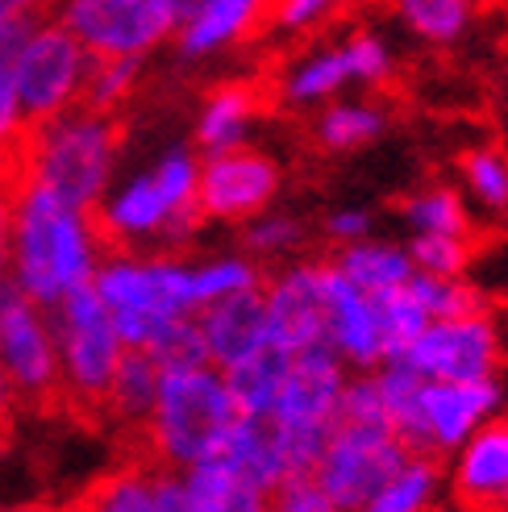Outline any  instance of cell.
Wrapping results in <instances>:
<instances>
[{"instance_id": "1", "label": "cell", "mask_w": 508, "mask_h": 512, "mask_svg": "<svg viewBox=\"0 0 508 512\" xmlns=\"http://www.w3.org/2000/svg\"><path fill=\"white\" fill-rule=\"evenodd\" d=\"M105 242L96 234L92 213L71 209L50 188L30 184L13 204V259L9 279L30 296L38 309H59V304L92 288V279L105 263Z\"/></svg>"}, {"instance_id": "2", "label": "cell", "mask_w": 508, "mask_h": 512, "mask_svg": "<svg viewBox=\"0 0 508 512\" xmlns=\"http://www.w3.org/2000/svg\"><path fill=\"white\" fill-rule=\"evenodd\" d=\"M242 421L230 396V383L217 367L196 371H163L155 413L142 425V454L167 471H192L221 458L234 425Z\"/></svg>"}, {"instance_id": "3", "label": "cell", "mask_w": 508, "mask_h": 512, "mask_svg": "<svg viewBox=\"0 0 508 512\" xmlns=\"http://www.w3.org/2000/svg\"><path fill=\"white\" fill-rule=\"evenodd\" d=\"M92 221L109 254H130V246L146 238H163L171 246L196 238V229L205 225L200 159L192 150H167L150 171L134 175L125 188L100 200Z\"/></svg>"}, {"instance_id": "4", "label": "cell", "mask_w": 508, "mask_h": 512, "mask_svg": "<svg viewBox=\"0 0 508 512\" xmlns=\"http://www.w3.org/2000/svg\"><path fill=\"white\" fill-rule=\"evenodd\" d=\"M92 288L113 313L125 350L150 354L175 321L200 317L196 263L167 254H105Z\"/></svg>"}, {"instance_id": "5", "label": "cell", "mask_w": 508, "mask_h": 512, "mask_svg": "<svg viewBox=\"0 0 508 512\" xmlns=\"http://www.w3.org/2000/svg\"><path fill=\"white\" fill-rule=\"evenodd\" d=\"M121 146V121L71 109L46 125H30V175L71 209L96 213L109 192L113 163Z\"/></svg>"}, {"instance_id": "6", "label": "cell", "mask_w": 508, "mask_h": 512, "mask_svg": "<svg viewBox=\"0 0 508 512\" xmlns=\"http://www.w3.org/2000/svg\"><path fill=\"white\" fill-rule=\"evenodd\" d=\"M59 367H63V408L80 417H105L109 388L125 358V342L113 325V313L96 288L71 292L59 309H50Z\"/></svg>"}, {"instance_id": "7", "label": "cell", "mask_w": 508, "mask_h": 512, "mask_svg": "<svg viewBox=\"0 0 508 512\" xmlns=\"http://www.w3.org/2000/svg\"><path fill=\"white\" fill-rule=\"evenodd\" d=\"M88 71H92V55L80 46V38L59 17H42L38 30L25 38V46L9 63L21 121L46 125L71 109H80Z\"/></svg>"}, {"instance_id": "8", "label": "cell", "mask_w": 508, "mask_h": 512, "mask_svg": "<svg viewBox=\"0 0 508 512\" xmlns=\"http://www.w3.org/2000/svg\"><path fill=\"white\" fill-rule=\"evenodd\" d=\"M0 367L17 404L38 413L63 408V367L50 313L38 309L13 279L0 284Z\"/></svg>"}, {"instance_id": "9", "label": "cell", "mask_w": 508, "mask_h": 512, "mask_svg": "<svg viewBox=\"0 0 508 512\" xmlns=\"http://www.w3.org/2000/svg\"><path fill=\"white\" fill-rule=\"evenodd\" d=\"M409 458L413 450L384 425H338L313 471V483L338 512H363Z\"/></svg>"}, {"instance_id": "10", "label": "cell", "mask_w": 508, "mask_h": 512, "mask_svg": "<svg viewBox=\"0 0 508 512\" xmlns=\"http://www.w3.org/2000/svg\"><path fill=\"white\" fill-rule=\"evenodd\" d=\"M184 0H71L59 21L80 38L92 59H134L175 38Z\"/></svg>"}, {"instance_id": "11", "label": "cell", "mask_w": 508, "mask_h": 512, "mask_svg": "<svg viewBox=\"0 0 508 512\" xmlns=\"http://www.w3.org/2000/svg\"><path fill=\"white\" fill-rule=\"evenodd\" d=\"M425 383H484L504 367V334L492 309L429 321L417 346L400 358Z\"/></svg>"}, {"instance_id": "12", "label": "cell", "mask_w": 508, "mask_h": 512, "mask_svg": "<svg viewBox=\"0 0 508 512\" xmlns=\"http://www.w3.org/2000/svg\"><path fill=\"white\" fill-rule=\"evenodd\" d=\"M267 342L284 354L325 346V259H300L263 279Z\"/></svg>"}, {"instance_id": "13", "label": "cell", "mask_w": 508, "mask_h": 512, "mask_svg": "<svg viewBox=\"0 0 508 512\" xmlns=\"http://www.w3.org/2000/svg\"><path fill=\"white\" fill-rule=\"evenodd\" d=\"M284 184L279 163L254 146L200 159V217L205 221H254L271 209Z\"/></svg>"}, {"instance_id": "14", "label": "cell", "mask_w": 508, "mask_h": 512, "mask_svg": "<svg viewBox=\"0 0 508 512\" xmlns=\"http://www.w3.org/2000/svg\"><path fill=\"white\" fill-rule=\"evenodd\" d=\"M67 512H188L184 479L180 471H167L134 450L125 463L92 479L75 504H67Z\"/></svg>"}, {"instance_id": "15", "label": "cell", "mask_w": 508, "mask_h": 512, "mask_svg": "<svg viewBox=\"0 0 508 512\" xmlns=\"http://www.w3.org/2000/svg\"><path fill=\"white\" fill-rule=\"evenodd\" d=\"M325 346L354 375H371L388 363L375 321V300L354 288L329 259H325Z\"/></svg>"}, {"instance_id": "16", "label": "cell", "mask_w": 508, "mask_h": 512, "mask_svg": "<svg viewBox=\"0 0 508 512\" xmlns=\"http://www.w3.org/2000/svg\"><path fill=\"white\" fill-rule=\"evenodd\" d=\"M500 379L484 383H425V438L429 454H459L500 413Z\"/></svg>"}, {"instance_id": "17", "label": "cell", "mask_w": 508, "mask_h": 512, "mask_svg": "<svg viewBox=\"0 0 508 512\" xmlns=\"http://www.w3.org/2000/svg\"><path fill=\"white\" fill-rule=\"evenodd\" d=\"M459 512H508V417L488 421L450 463Z\"/></svg>"}, {"instance_id": "18", "label": "cell", "mask_w": 508, "mask_h": 512, "mask_svg": "<svg viewBox=\"0 0 508 512\" xmlns=\"http://www.w3.org/2000/svg\"><path fill=\"white\" fill-rule=\"evenodd\" d=\"M200 334L209 346V363L225 375L238 363H246L250 354H259L267 346V304H263V288L230 296L221 304H209L205 313L196 317Z\"/></svg>"}, {"instance_id": "19", "label": "cell", "mask_w": 508, "mask_h": 512, "mask_svg": "<svg viewBox=\"0 0 508 512\" xmlns=\"http://www.w3.org/2000/svg\"><path fill=\"white\" fill-rule=\"evenodd\" d=\"M267 5L259 0H184V17L175 30V46L184 59H209L259 30Z\"/></svg>"}, {"instance_id": "20", "label": "cell", "mask_w": 508, "mask_h": 512, "mask_svg": "<svg viewBox=\"0 0 508 512\" xmlns=\"http://www.w3.org/2000/svg\"><path fill=\"white\" fill-rule=\"evenodd\" d=\"M263 113V88L250 80H230L217 84L196 117V146L205 150V159L213 155H230L242 150L250 138V125Z\"/></svg>"}, {"instance_id": "21", "label": "cell", "mask_w": 508, "mask_h": 512, "mask_svg": "<svg viewBox=\"0 0 508 512\" xmlns=\"http://www.w3.org/2000/svg\"><path fill=\"white\" fill-rule=\"evenodd\" d=\"M180 479L188 512H271V492L254 488L246 475H238L221 458L184 471Z\"/></svg>"}, {"instance_id": "22", "label": "cell", "mask_w": 508, "mask_h": 512, "mask_svg": "<svg viewBox=\"0 0 508 512\" xmlns=\"http://www.w3.org/2000/svg\"><path fill=\"white\" fill-rule=\"evenodd\" d=\"M334 263L354 288L367 292V296H384V292H396V288H409L413 284V259L409 250L400 242H359V246H342Z\"/></svg>"}, {"instance_id": "23", "label": "cell", "mask_w": 508, "mask_h": 512, "mask_svg": "<svg viewBox=\"0 0 508 512\" xmlns=\"http://www.w3.org/2000/svg\"><path fill=\"white\" fill-rule=\"evenodd\" d=\"M375 375L379 400H384V421L396 438L409 446L413 454H429V438H425V379L417 371H409L404 363H384Z\"/></svg>"}, {"instance_id": "24", "label": "cell", "mask_w": 508, "mask_h": 512, "mask_svg": "<svg viewBox=\"0 0 508 512\" xmlns=\"http://www.w3.org/2000/svg\"><path fill=\"white\" fill-rule=\"evenodd\" d=\"M159 383H163V371L150 354L142 350H125L121 367H117V379L109 388V408L105 417L130 425L134 433H142V425L155 413V400H159Z\"/></svg>"}, {"instance_id": "25", "label": "cell", "mask_w": 508, "mask_h": 512, "mask_svg": "<svg viewBox=\"0 0 508 512\" xmlns=\"http://www.w3.org/2000/svg\"><path fill=\"white\" fill-rule=\"evenodd\" d=\"M288 363H292V354L275 350L267 342L259 354H250L246 363H238L234 371H225V383H230V396H234L242 417H254V421L271 417L275 396H279V388H284Z\"/></svg>"}, {"instance_id": "26", "label": "cell", "mask_w": 508, "mask_h": 512, "mask_svg": "<svg viewBox=\"0 0 508 512\" xmlns=\"http://www.w3.org/2000/svg\"><path fill=\"white\" fill-rule=\"evenodd\" d=\"M346 84H354V71L346 59V46H325L304 55L300 63H292L279 75V92H284L288 105H317V100L338 96Z\"/></svg>"}, {"instance_id": "27", "label": "cell", "mask_w": 508, "mask_h": 512, "mask_svg": "<svg viewBox=\"0 0 508 512\" xmlns=\"http://www.w3.org/2000/svg\"><path fill=\"white\" fill-rule=\"evenodd\" d=\"M400 217L409 221L413 238H471L467 200L446 184H429V188L413 192L400 204Z\"/></svg>"}, {"instance_id": "28", "label": "cell", "mask_w": 508, "mask_h": 512, "mask_svg": "<svg viewBox=\"0 0 508 512\" xmlns=\"http://www.w3.org/2000/svg\"><path fill=\"white\" fill-rule=\"evenodd\" d=\"M388 130V109L375 100H334L317 117L321 150H359Z\"/></svg>"}, {"instance_id": "29", "label": "cell", "mask_w": 508, "mask_h": 512, "mask_svg": "<svg viewBox=\"0 0 508 512\" xmlns=\"http://www.w3.org/2000/svg\"><path fill=\"white\" fill-rule=\"evenodd\" d=\"M438 488H442V463L434 454H413L404 471L363 512H429Z\"/></svg>"}, {"instance_id": "30", "label": "cell", "mask_w": 508, "mask_h": 512, "mask_svg": "<svg viewBox=\"0 0 508 512\" xmlns=\"http://www.w3.org/2000/svg\"><path fill=\"white\" fill-rule=\"evenodd\" d=\"M375 300V321H379V338H384V358L388 363H400L404 354L417 346V338L429 329V317L417 304V296L409 288H396Z\"/></svg>"}, {"instance_id": "31", "label": "cell", "mask_w": 508, "mask_h": 512, "mask_svg": "<svg viewBox=\"0 0 508 512\" xmlns=\"http://www.w3.org/2000/svg\"><path fill=\"white\" fill-rule=\"evenodd\" d=\"M396 13L413 34H421L425 42H438V46H450L454 38H463L475 17L467 0H400Z\"/></svg>"}, {"instance_id": "32", "label": "cell", "mask_w": 508, "mask_h": 512, "mask_svg": "<svg viewBox=\"0 0 508 512\" xmlns=\"http://www.w3.org/2000/svg\"><path fill=\"white\" fill-rule=\"evenodd\" d=\"M409 292L417 296V304L425 309L429 321H450V317H467V313H484L488 296L479 292L471 279H429V275H413Z\"/></svg>"}, {"instance_id": "33", "label": "cell", "mask_w": 508, "mask_h": 512, "mask_svg": "<svg viewBox=\"0 0 508 512\" xmlns=\"http://www.w3.org/2000/svg\"><path fill=\"white\" fill-rule=\"evenodd\" d=\"M138 71H142V63H134V59H92V71H88L80 109L117 117V109H121L125 100H130V92L138 88Z\"/></svg>"}, {"instance_id": "34", "label": "cell", "mask_w": 508, "mask_h": 512, "mask_svg": "<svg viewBox=\"0 0 508 512\" xmlns=\"http://www.w3.org/2000/svg\"><path fill=\"white\" fill-rule=\"evenodd\" d=\"M467 192L492 213L508 209V155L500 146H471L463 155Z\"/></svg>"}, {"instance_id": "35", "label": "cell", "mask_w": 508, "mask_h": 512, "mask_svg": "<svg viewBox=\"0 0 508 512\" xmlns=\"http://www.w3.org/2000/svg\"><path fill=\"white\" fill-rule=\"evenodd\" d=\"M404 250L413 259V271L429 279H463L475 254L471 238H409Z\"/></svg>"}, {"instance_id": "36", "label": "cell", "mask_w": 508, "mask_h": 512, "mask_svg": "<svg viewBox=\"0 0 508 512\" xmlns=\"http://www.w3.org/2000/svg\"><path fill=\"white\" fill-rule=\"evenodd\" d=\"M242 242H246V259H284L304 242V225L288 213H263L246 221Z\"/></svg>"}, {"instance_id": "37", "label": "cell", "mask_w": 508, "mask_h": 512, "mask_svg": "<svg viewBox=\"0 0 508 512\" xmlns=\"http://www.w3.org/2000/svg\"><path fill=\"white\" fill-rule=\"evenodd\" d=\"M150 358L159 363V371H196V367H213V363H209L205 334H200V321H196V317L175 321L167 334L155 342Z\"/></svg>"}, {"instance_id": "38", "label": "cell", "mask_w": 508, "mask_h": 512, "mask_svg": "<svg viewBox=\"0 0 508 512\" xmlns=\"http://www.w3.org/2000/svg\"><path fill=\"white\" fill-rule=\"evenodd\" d=\"M346 59H350V71H354V84H384L392 75V46L379 38V34H350L346 42Z\"/></svg>"}, {"instance_id": "39", "label": "cell", "mask_w": 508, "mask_h": 512, "mask_svg": "<svg viewBox=\"0 0 508 512\" xmlns=\"http://www.w3.org/2000/svg\"><path fill=\"white\" fill-rule=\"evenodd\" d=\"M338 425H384V400H379L375 375H350L346 392H342V408H338Z\"/></svg>"}, {"instance_id": "40", "label": "cell", "mask_w": 508, "mask_h": 512, "mask_svg": "<svg viewBox=\"0 0 508 512\" xmlns=\"http://www.w3.org/2000/svg\"><path fill=\"white\" fill-rule=\"evenodd\" d=\"M46 13L38 5H21V0H0V63H13V55L25 46V38H30L38 30V21Z\"/></svg>"}, {"instance_id": "41", "label": "cell", "mask_w": 508, "mask_h": 512, "mask_svg": "<svg viewBox=\"0 0 508 512\" xmlns=\"http://www.w3.org/2000/svg\"><path fill=\"white\" fill-rule=\"evenodd\" d=\"M271 512H338L313 479H292L271 496Z\"/></svg>"}, {"instance_id": "42", "label": "cell", "mask_w": 508, "mask_h": 512, "mask_svg": "<svg viewBox=\"0 0 508 512\" xmlns=\"http://www.w3.org/2000/svg\"><path fill=\"white\" fill-rule=\"evenodd\" d=\"M329 13H334V5H325V0H284V5L271 9V21L288 34H304L313 25H321Z\"/></svg>"}, {"instance_id": "43", "label": "cell", "mask_w": 508, "mask_h": 512, "mask_svg": "<svg viewBox=\"0 0 508 512\" xmlns=\"http://www.w3.org/2000/svg\"><path fill=\"white\" fill-rule=\"evenodd\" d=\"M325 234L338 250L342 246H359L371 238V213L367 209H334L325 217Z\"/></svg>"}, {"instance_id": "44", "label": "cell", "mask_w": 508, "mask_h": 512, "mask_svg": "<svg viewBox=\"0 0 508 512\" xmlns=\"http://www.w3.org/2000/svg\"><path fill=\"white\" fill-rule=\"evenodd\" d=\"M21 125V109H17V92L9 80V67L0 63V142H5L13 130Z\"/></svg>"}, {"instance_id": "45", "label": "cell", "mask_w": 508, "mask_h": 512, "mask_svg": "<svg viewBox=\"0 0 508 512\" xmlns=\"http://www.w3.org/2000/svg\"><path fill=\"white\" fill-rule=\"evenodd\" d=\"M9 259H13V200L0 196V284L9 279Z\"/></svg>"}, {"instance_id": "46", "label": "cell", "mask_w": 508, "mask_h": 512, "mask_svg": "<svg viewBox=\"0 0 508 512\" xmlns=\"http://www.w3.org/2000/svg\"><path fill=\"white\" fill-rule=\"evenodd\" d=\"M13 413H17V396L5 379V367H0V429H13Z\"/></svg>"}, {"instance_id": "47", "label": "cell", "mask_w": 508, "mask_h": 512, "mask_svg": "<svg viewBox=\"0 0 508 512\" xmlns=\"http://www.w3.org/2000/svg\"><path fill=\"white\" fill-rule=\"evenodd\" d=\"M0 512H67V508H50V504H17V508H0Z\"/></svg>"}, {"instance_id": "48", "label": "cell", "mask_w": 508, "mask_h": 512, "mask_svg": "<svg viewBox=\"0 0 508 512\" xmlns=\"http://www.w3.org/2000/svg\"><path fill=\"white\" fill-rule=\"evenodd\" d=\"M5 442H9V429H0V450H5Z\"/></svg>"}]
</instances>
